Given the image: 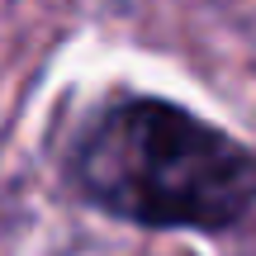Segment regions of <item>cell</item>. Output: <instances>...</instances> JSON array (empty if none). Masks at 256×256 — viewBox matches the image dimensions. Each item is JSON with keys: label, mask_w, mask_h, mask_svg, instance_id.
<instances>
[{"label": "cell", "mask_w": 256, "mask_h": 256, "mask_svg": "<svg viewBox=\"0 0 256 256\" xmlns=\"http://www.w3.org/2000/svg\"><path fill=\"white\" fill-rule=\"evenodd\" d=\"M76 180L142 228H232L256 204V156L166 100H124L76 147Z\"/></svg>", "instance_id": "6da1fadb"}]
</instances>
